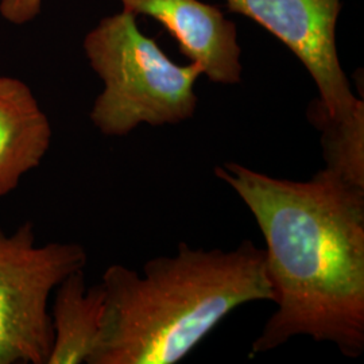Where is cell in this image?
Segmentation results:
<instances>
[{
  "mask_svg": "<svg viewBox=\"0 0 364 364\" xmlns=\"http://www.w3.org/2000/svg\"><path fill=\"white\" fill-rule=\"evenodd\" d=\"M264 237L277 311L255 338L259 355L308 336L344 356L364 351V191L326 169L309 181L267 176L236 162L215 168Z\"/></svg>",
  "mask_w": 364,
  "mask_h": 364,
  "instance_id": "cell-1",
  "label": "cell"
},
{
  "mask_svg": "<svg viewBox=\"0 0 364 364\" xmlns=\"http://www.w3.org/2000/svg\"><path fill=\"white\" fill-rule=\"evenodd\" d=\"M103 326L88 364H176L221 321L250 302L272 301L264 248L191 247L147 260L144 273L122 264L103 274Z\"/></svg>",
  "mask_w": 364,
  "mask_h": 364,
  "instance_id": "cell-2",
  "label": "cell"
},
{
  "mask_svg": "<svg viewBox=\"0 0 364 364\" xmlns=\"http://www.w3.org/2000/svg\"><path fill=\"white\" fill-rule=\"evenodd\" d=\"M82 48L105 84L90 114L103 135L126 136L141 124H180L195 115L201 68L174 63L141 31L135 14L122 10L105 16L85 36Z\"/></svg>",
  "mask_w": 364,
  "mask_h": 364,
  "instance_id": "cell-3",
  "label": "cell"
},
{
  "mask_svg": "<svg viewBox=\"0 0 364 364\" xmlns=\"http://www.w3.org/2000/svg\"><path fill=\"white\" fill-rule=\"evenodd\" d=\"M87 260L77 243L38 246L30 221L13 235L0 227V364H48L53 346L49 297Z\"/></svg>",
  "mask_w": 364,
  "mask_h": 364,
  "instance_id": "cell-4",
  "label": "cell"
},
{
  "mask_svg": "<svg viewBox=\"0 0 364 364\" xmlns=\"http://www.w3.org/2000/svg\"><path fill=\"white\" fill-rule=\"evenodd\" d=\"M232 13L257 22L297 55L329 115H352L363 99L353 95L341 66L336 27L343 0H225Z\"/></svg>",
  "mask_w": 364,
  "mask_h": 364,
  "instance_id": "cell-5",
  "label": "cell"
},
{
  "mask_svg": "<svg viewBox=\"0 0 364 364\" xmlns=\"http://www.w3.org/2000/svg\"><path fill=\"white\" fill-rule=\"evenodd\" d=\"M127 13L154 18L177 41L191 63L209 81L235 85L242 81V48L237 27L220 9L201 0H117Z\"/></svg>",
  "mask_w": 364,
  "mask_h": 364,
  "instance_id": "cell-6",
  "label": "cell"
},
{
  "mask_svg": "<svg viewBox=\"0 0 364 364\" xmlns=\"http://www.w3.org/2000/svg\"><path fill=\"white\" fill-rule=\"evenodd\" d=\"M52 142L49 117L22 80L0 76V197L36 169Z\"/></svg>",
  "mask_w": 364,
  "mask_h": 364,
  "instance_id": "cell-7",
  "label": "cell"
},
{
  "mask_svg": "<svg viewBox=\"0 0 364 364\" xmlns=\"http://www.w3.org/2000/svg\"><path fill=\"white\" fill-rule=\"evenodd\" d=\"M57 287L48 364L88 363L103 326L105 287L102 282L87 287L84 269L68 275Z\"/></svg>",
  "mask_w": 364,
  "mask_h": 364,
  "instance_id": "cell-8",
  "label": "cell"
},
{
  "mask_svg": "<svg viewBox=\"0 0 364 364\" xmlns=\"http://www.w3.org/2000/svg\"><path fill=\"white\" fill-rule=\"evenodd\" d=\"M308 119L321 132L326 166L346 185L364 191V105L344 119L331 117L320 99L308 107Z\"/></svg>",
  "mask_w": 364,
  "mask_h": 364,
  "instance_id": "cell-9",
  "label": "cell"
},
{
  "mask_svg": "<svg viewBox=\"0 0 364 364\" xmlns=\"http://www.w3.org/2000/svg\"><path fill=\"white\" fill-rule=\"evenodd\" d=\"M43 0H0V16L15 26L33 22L42 10Z\"/></svg>",
  "mask_w": 364,
  "mask_h": 364,
  "instance_id": "cell-10",
  "label": "cell"
}]
</instances>
